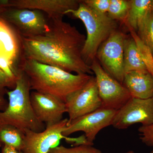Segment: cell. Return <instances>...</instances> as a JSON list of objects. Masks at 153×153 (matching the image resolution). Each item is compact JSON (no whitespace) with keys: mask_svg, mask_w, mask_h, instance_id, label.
Returning a JSON list of instances; mask_svg holds the SVG:
<instances>
[{"mask_svg":"<svg viewBox=\"0 0 153 153\" xmlns=\"http://www.w3.org/2000/svg\"><path fill=\"white\" fill-rule=\"evenodd\" d=\"M151 12L153 15V0H152V4H151Z\"/></svg>","mask_w":153,"mask_h":153,"instance_id":"28","label":"cell"},{"mask_svg":"<svg viewBox=\"0 0 153 153\" xmlns=\"http://www.w3.org/2000/svg\"><path fill=\"white\" fill-rule=\"evenodd\" d=\"M138 131L142 142L148 146H153V124L141 126L139 128Z\"/></svg>","mask_w":153,"mask_h":153,"instance_id":"25","label":"cell"},{"mask_svg":"<svg viewBox=\"0 0 153 153\" xmlns=\"http://www.w3.org/2000/svg\"><path fill=\"white\" fill-rule=\"evenodd\" d=\"M123 84L132 97L147 99L153 97V76L149 72L126 73Z\"/></svg>","mask_w":153,"mask_h":153,"instance_id":"15","label":"cell"},{"mask_svg":"<svg viewBox=\"0 0 153 153\" xmlns=\"http://www.w3.org/2000/svg\"><path fill=\"white\" fill-rule=\"evenodd\" d=\"M124 70L125 74L133 71L149 72L141 60L136 44L132 38L124 41Z\"/></svg>","mask_w":153,"mask_h":153,"instance_id":"16","label":"cell"},{"mask_svg":"<svg viewBox=\"0 0 153 153\" xmlns=\"http://www.w3.org/2000/svg\"><path fill=\"white\" fill-rule=\"evenodd\" d=\"M152 0H131L125 25L137 32L140 25L151 11Z\"/></svg>","mask_w":153,"mask_h":153,"instance_id":"17","label":"cell"},{"mask_svg":"<svg viewBox=\"0 0 153 153\" xmlns=\"http://www.w3.org/2000/svg\"><path fill=\"white\" fill-rule=\"evenodd\" d=\"M16 87L7 91V106L0 111V126H14L22 131L28 129L36 132L44 130L46 126L40 121L33 111L30 100V85L27 74L19 67Z\"/></svg>","mask_w":153,"mask_h":153,"instance_id":"3","label":"cell"},{"mask_svg":"<svg viewBox=\"0 0 153 153\" xmlns=\"http://www.w3.org/2000/svg\"><path fill=\"white\" fill-rule=\"evenodd\" d=\"M65 102L68 115V123L101 107L95 76H91L82 88L68 96Z\"/></svg>","mask_w":153,"mask_h":153,"instance_id":"10","label":"cell"},{"mask_svg":"<svg viewBox=\"0 0 153 153\" xmlns=\"http://www.w3.org/2000/svg\"><path fill=\"white\" fill-rule=\"evenodd\" d=\"M126 153H135L134 152V151H129L128 152H126Z\"/></svg>","mask_w":153,"mask_h":153,"instance_id":"29","label":"cell"},{"mask_svg":"<svg viewBox=\"0 0 153 153\" xmlns=\"http://www.w3.org/2000/svg\"><path fill=\"white\" fill-rule=\"evenodd\" d=\"M130 7V1L110 0L107 15L115 21L125 23Z\"/></svg>","mask_w":153,"mask_h":153,"instance_id":"20","label":"cell"},{"mask_svg":"<svg viewBox=\"0 0 153 153\" xmlns=\"http://www.w3.org/2000/svg\"><path fill=\"white\" fill-rule=\"evenodd\" d=\"M48 153H102L100 150L92 146L81 145L73 147L66 148L63 146L52 148Z\"/></svg>","mask_w":153,"mask_h":153,"instance_id":"22","label":"cell"},{"mask_svg":"<svg viewBox=\"0 0 153 153\" xmlns=\"http://www.w3.org/2000/svg\"><path fill=\"white\" fill-rule=\"evenodd\" d=\"M153 124V97L147 99L131 97L117 111L112 125L115 128L125 129L134 124Z\"/></svg>","mask_w":153,"mask_h":153,"instance_id":"11","label":"cell"},{"mask_svg":"<svg viewBox=\"0 0 153 153\" xmlns=\"http://www.w3.org/2000/svg\"><path fill=\"white\" fill-rule=\"evenodd\" d=\"M24 132L14 126L9 125L0 126V147H13L22 151L24 147Z\"/></svg>","mask_w":153,"mask_h":153,"instance_id":"18","label":"cell"},{"mask_svg":"<svg viewBox=\"0 0 153 153\" xmlns=\"http://www.w3.org/2000/svg\"><path fill=\"white\" fill-rule=\"evenodd\" d=\"M68 123V118L63 119L55 124L46 126L44 130L41 132L25 130L22 152L48 153L51 149L62 139H65L68 143H74L75 146L82 144L83 142L82 136L73 138L63 135Z\"/></svg>","mask_w":153,"mask_h":153,"instance_id":"6","label":"cell"},{"mask_svg":"<svg viewBox=\"0 0 153 153\" xmlns=\"http://www.w3.org/2000/svg\"><path fill=\"white\" fill-rule=\"evenodd\" d=\"M8 103V102L3 97L0 96V111H2L5 110Z\"/></svg>","mask_w":153,"mask_h":153,"instance_id":"27","label":"cell"},{"mask_svg":"<svg viewBox=\"0 0 153 153\" xmlns=\"http://www.w3.org/2000/svg\"><path fill=\"white\" fill-rule=\"evenodd\" d=\"M82 2L94 11L106 14L108 11L110 0H82Z\"/></svg>","mask_w":153,"mask_h":153,"instance_id":"23","label":"cell"},{"mask_svg":"<svg viewBox=\"0 0 153 153\" xmlns=\"http://www.w3.org/2000/svg\"><path fill=\"white\" fill-rule=\"evenodd\" d=\"M136 33L153 55V15L151 10L140 25Z\"/></svg>","mask_w":153,"mask_h":153,"instance_id":"19","label":"cell"},{"mask_svg":"<svg viewBox=\"0 0 153 153\" xmlns=\"http://www.w3.org/2000/svg\"><path fill=\"white\" fill-rule=\"evenodd\" d=\"M30 100L36 117L46 126L59 122L66 113L65 102L53 96L34 91Z\"/></svg>","mask_w":153,"mask_h":153,"instance_id":"12","label":"cell"},{"mask_svg":"<svg viewBox=\"0 0 153 153\" xmlns=\"http://www.w3.org/2000/svg\"><path fill=\"white\" fill-rule=\"evenodd\" d=\"M19 67L27 76L31 90L53 96L64 102L68 96L82 88L91 76L88 74H73L24 58Z\"/></svg>","mask_w":153,"mask_h":153,"instance_id":"2","label":"cell"},{"mask_svg":"<svg viewBox=\"0 0 153 153\" xmlns=\"http://www.w3.org/2000/svg\"><path fill=\"white\" fill-rule=\"evenodd\" d=\"M78 0H3V8L14 7L42 11L49 18L63 17L69 10L79 7Z\"/></svg>","mask_w":153,"mask_h":153,"instance_id":"13","label":"cell"},{"mask_svg":"<svg viewBox=\"0 0 153 153\" xmlns=\"http://www.w3.org/2000/svg\"><path fill=\"white\" fill-rule=\"evenodd\" d=\"M71 14L81 20L85 25L87 37L82 51V59L90 66L96 57L97 50L102 44L117 30V21L107 14L97 13L80 1L76 10H69L66 14Z\"/></svg>","mask_w":153,"mask_h":153,"instance_id":"4","label":"cell"},{"mask_svg":"<svg viewBox=\"0 0 153 153\" xmlns=\"http://www.w3.org/2000/svg\"><path fill=\"white\" fill-rule=\"evenodd\" d=\"M16 81L0 68V96L4 97V95L7 94V88L13 89L16 87Z\"/></svg>","mask_w":153,"mask_h":153,"instance_id":"24","label":"cell"},{"mask_svg":"<svg viewBox=\"0 0 153 153\" xmlns=\"http://www.w3.org/2000/svg\"><path fill=\"white\" fill-rule=\"evenodd\" d=\"M90 67L95 74L102 107L117 111L120 109L131 98L128 91L105 71L96 58Z\"/></svg>","mask_w":153,"mask_h":153,"instance_id":"7","label":"cell"},{"mask_svg":"<svg viewBox=\"0 0 153 153\" xmlns=\"http://www.w3.org/2000/svg\"><path fill=\"white\" fill-rule=\"evenodd\" d=\"M0 19L10 26L20 37L31 38L45 33L49 18L42 11L19 8L0 9Z\"/></svg>","mask_w":153,"mask_h":153,"instance_id":"5","label":"cell"},{"mask_svg":"<svg viewBox=\"0 0 153 153\" xmlns=\"http://www.w3.org/2000/svg\"><path fill=\"white\" fill-rule=\"evenodd\" d=\"M131 37L136 44L140 57L149 73L153 76V55L150 49L141 40L136 32L129 30Z\"/></svg>","mask_w":153,"mask_h":153,"instance_id":"21","label":"cell"},{"mask_svg":"<svg viewBox=\"0 0 153 153\" xmlns=\"http://www.w3.org/2000/svg\"><path fill=\"white\" fill-rule=\"evenodd\" d=\"M0 57L8 59L17 70L22 57L20 37L10 26L1 19Z\"/></svg>","mask_w":153,"mask_h":153,"instance_id":"14","label":"cell"},{"mask_svg":"<svg viewBox=\"0 0 153 153\" xmlns=\"http://www.w3.org/2000/svg\"><path fill=\"white\" fill-rule=\"evenodd\" d=\"M125 36L120 31H115L100 47L96 57L100 65L113 78L123 84L124 70V41Z\"/></svg>","mask_w":153,"mask_h":153,"instance_id":"8","label":"cell"},{"mask_svg":"<svg viewBox=\"0 0 153 153\" xmlns=\"http://www.w3.org/2000/svg\"><path fill=\"white\" fill-rule=\"evenodd\" d=\"M20 38L22 58L36 60L70 73L94 74L82 58L86 37L76 27L64 22L63 17L49 18L47 30L41 35Z\"/></svg>","mask_w":153,"mask_h":153,"instance_id":"1","label":"cell"},{"mask_svg":"<svg viewBox=\"0 0 153 153\" xmlns=\"http://www.w3.org/2000/svg\"><path fill=\"white\" fill-rule=\"evenodd\" d=\"M117 111L115 110L101 106L93 112L68 123L63 132V135L67 137L76 132H83L87 141L93 146L98 133L102 129L112 125Z\"/></svg>","mask_w":153,"mask_h":153,"instance_id":"9","label":"cell"},{"mask_svg":"<svg viewBox=\"0 0 153 153\" xmlns=\"http://www.w3.org/2000/svg\"><path fill=\"white\" fill-rule=\"evenodd\" d=\"M150 153H153V149L151 151V152Z\"/></svg>","mask_w":153,"mask_h":153,"instance_id":"30","label":"cell"},{"mask_svg":"<svg viewBox=\"0 0 153 153\" xmlns=\"http://www.w3.org/2000/svg\"><path fill=\"white\" fill-rule=\"evenodd\" d=\"M0 153H23L22 151L19 150L13 147L5 146L1 148Z\"/></svg>","mask_w":153,"mask_h":153,"instance_id":"26","label":"cell"}]
</instances>
